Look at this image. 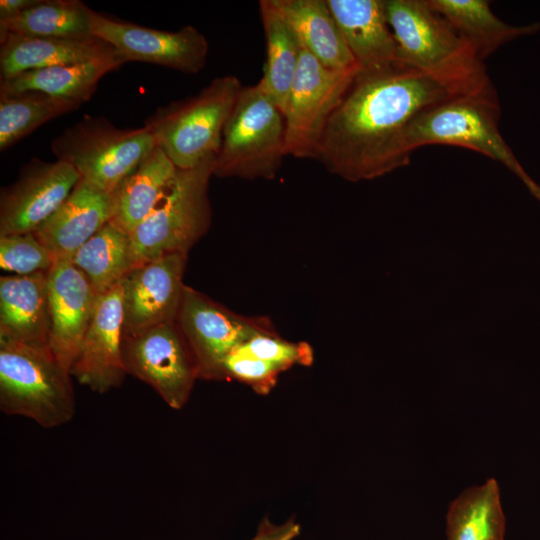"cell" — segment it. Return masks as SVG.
Listing matches in <instances>:
<instances>
[{
    "mask_svg": "<svg viewBox=\"0 0 540 540\" xmlns=\"http://www.w3.org/2000/svg\"><path fill=\"white\" fill-rule=\"evenodd\" d=\"M71 373L49 346H33L0 337V409L43 428L68 423L76 401Z\"/></svg>",
    "mask_w": 540,
    "mask_h": 540,
    "instance_id": "2",
    "label": "cell"
},
{
    "mask_svg": "<svg viewBox=\"0 0 540 540\" xmlns=\"http://www.w3.org/2000/svg\"><path fill=\"white\" fill-rule=\"evenodd\" d=\"M81 179L68 163L31 159L0 194V236L38 230Z\"/></svg>",
    "mask_w": 540,
    "mask_h": 540,
    "instance_id": "13",
    "label": "cell"
},
{
    "mask_svg": "<svg viewBox=\"0 0 540 540\" xmlns=\"http://www.w3.org/2000/svg\"><path fill=\"white\" fill-rule=\"evenodd\" d=\"M358 71H375L400 62L385 0H327Z\"/></svg>",
    "mask_w": 540,
    "mask_h": 540,
    "instance_id": "18",
    "label": "cell"
},
{
    "mask_svg": "<svg viewBox=\"0 0 540 540\" xmlns=\"http://www.w3.org/2000/svg\"><path fill=\"white\" fill-rule=\"evenodd\" d=\"M112 215V194L80 179L49 219L34 232L55 259H69Z\"/></svg>",
    "mask_w": 540,
    "mask_h": 540,
    "instance_id": "17",
    "label": "cell"
},
{
    "mask_svg": "<svg viewBox=\"0 0 540 540\" xmlns=\"http://www.w3.org/2000/svg\"><path fill=\"white\" fill-rule=\"evenodd\" d=\"M223 372L254 387L269 389L284 368L235 349L223 361Z\"/></svg>",
    "mask_w": 540,
    "mask_h": 540,
    "instance_id": "32",
    "label": "cell"
},
{
    "mask_svg": "<svg viewBox=\"0 0 540 540\" xmlns=\"http://www.w3.org/2000/svg\"><path fill=\"white\" fill-rule=\"evenodd\" d=\"M242 87L236 76L216 77L198 94L158 107L144 126L178 169L194 168L217 157Z\"/></svg>",
    "mask_w": 540,
    "mask_h": 540,
    "instance_id": "3",
    "label": "cell"
},
{
    "mask_svg": "<svg viewBox=\"0 0 540 540\" xmlns=\"http://www.w3.org/2000/svg\"><path fill=\"white\" fill-rule=\"evenodd\" d=\"M304 50L333 70L358 69L327 0H271Z\"/></svg>",
    "mask_w": 540,
    "mask_h": 540,
    "instance_id": "21",
    "label": "cell"
},
{
    "mask_svg": "<svg viewBox=\"0 0 540 540\" xmlns=\"http://www.w3.org/2000/svg\"><path fill=\"white\" fill-rule=\"evenodd\" d=\"M300 532V527L294 522L274 527L262 528L253 540H292Z\"/></svg>",
    "mask_w": 540,
    "mask_h": 540,
    "instance_id": "33",
    "label": "cell"
},
{
    "mask_svg": "<svg viewBox=\"0 0 540 540\" xmlns=\"http://www.w3.org/2000/svg\"><path fill=\"white\" fill-rule=\"evenodd\" d=\"M51 329L49 348L69 371L91 322L98 294L69 259H55L47 272Z\"/></svg>",
    "mask_w": 540,
    "mask_h": 540,
    "instance_id": "16",
    "label": "cell"
},
{
    "mask_svg": "<svg viewBox=\"0 0 540 540\" xmlns=\"http://www.w3.org/2000/svg\"><path fill=\"white\" fill-rule=\"evenodd\" d=\"M91 9L79 0H40L22 13L0 20V33L35 37H92Z\"/></svg>",
    "mask_w": 540,
    "mask_h": 540,
    "instance_id": "27",
    "label": "cell"
},
{
    "mask_svg": "<svg viewBox=\"0 0 540 540\" xmlns=\"http://www.w3.org/2000/svg\"><path fill=\"white\" fill-rule=\"evenodd\" d=\"M398 60L416 69L451 77H487L470 44L428 0H385Z\"/></svg>",
    "mask_w": 540,
    "mask_h": 540,
    "instance_id": "7",
    "label": "cell"
},
{
    "mask_svg": "<svg viewBox=\"0 0 540 540\" xmlns=\"http://www.w3.org/2000/svg\"><path fill=\"white\" fill-rule=\"evenodd\" d=\"M195 359L198 376L219 379L228 354L260 333H272L263 320L239 316L205 294L185 286L176 320Z\"/></svg>",
    "mask_w": 540,
    "mask_h": 540,
    "instance_id": "11",
    "label": "cell"
},
{
    "mask_svg": "<svg viewBox=\"0 0 540 540\" xmlns=\"http://www.w3.org/2000/svg\"><path fill=\"white\" fill-rule=\"evenodd\" d=\"M127 374L149 385L173 409L188 401L198 369L176 321L123 334Z\"/></svg>",
    "mask_w": 540,
    "mask_h": 540,
    "instance_id": "10",
    "label": "cell"
},
{
    "mask_svg": "<svg viewBox=\"0 0 540 540\" xmlns=\"http://www.w3.org/2000/svg\"><path fill=\"white\" fill-rule=\"evenodd\" d=\"M81 103L39 91L0 92V151L44 123L77 110Z\"/></svg>",
    "mask_w": 540,
    "mask_h": 540,
    "instance_id": "28",
    "label": "cell"
},
{
    "mask_svg": "<svg viewBox=\"0 0 540 540\" xmlns=\"http://www.w3.org/2000/svg\"><path fill=\"white\" fill-rule=\"evenodd\" d=\"M116 56L122 55L95 36L56 38L0 33V80L25 71Z\"/></svg>",
    "mask_w": 540,
    "mask_h": 540,
    "instance_id": "19",
    "label": "cell"
},
{
    "mask_svg": "<svg viewBox=\"0 0 540 540\" xmlns=\"http://www.w3.org/2000/svg\"><path fill=\"white\" fill-rule=\"evenodd\" d=\"M187 257L164 255L134 266L121 279L124 334L177 320L186 286Z\"/></svg>",
    "mask_w": 540,
    "mask_h": 540,
    "instance_id": "14",
    "label": "cell"
},
{
    "mask_svg": "<svg viewBox=\"0 0 540 540\" xmlns=\"http://www.w3.org/2000/svg\"><path fill=\"white\" fill-rule=\"evenodd\" d=\"M123 334V293L119 282L98 295L71 375L97 393L119 387L127 375L122 358Z\"/></svg>",
    "mask_w": 540,
    "mask_h": 540,
    "instance_id": "15",
    "label": "cell"
},
{
    "mask_svg": "<svg viewBox=\"0 0 540 540\" xmlns=\"http://www.w3.org/2000/svg\"><path fill=\"white\" fill-rule=\"evenodd\" d=\"M54 263L49 249L34 232L0 236V267L17 275L48 272Z\"/></svg>",
    "mask_w": 540,
    "mask_h": 540,
    "instance_id": "30",
    "label": "cell"
},
{
    "mask_svg": "<svg viewBox=\"0 0 540 540\" xmlns=\"http://www.w3.org/2000/svg\"><path fill=\"white\" fill-rule=\"evenodd\" d=\"M237 349L284 369L293 364L308 365L312 361V350L307 343L288 342L273 333L257 334Z\"/></svg>",
    "mask_w": 540,
    "mask_h": 540,
    "instance_id": "31",
    "label": "cell"
},
{
    "mask_svg": "<svg viewBox=\"0 0 540 540\" xmlns=\"http://www.w3.org/2000/svg\"><path fill=\"white\" fill-rule=\"evenodd\" d=\"M126 62L123 56H116L80 64L25 71L0 80V92L39 91L82 104L93 96L105 74L118 69Z\"/></svg>",
    "mask_w": 540,
    "mask_h": 540,
    "instance_id": "23",
    "label": "cell"
},
{
    "mask_svg": "<svg viewBox=\"0 0 540 540\" xmlns=\"http://www.w3.org/2000/svg\"><path fill=\"white\" fill-rule=\"evenodd\" d=\"M39 2L40 0H1L0 20L14 17Z\"/></svg>",
    "mask_w": 540,
    "mask_h": 540,
    "instance_id": "34",
    "label": "cell"
},
{
    "mask_svg": "<svg viewBox=\"0 0 540 540\" xmlns=\"http://www.w3.org/2000/svg\"><path fill=\"white\" fill-rule=\"evenodd\" d=\"M491 86L489 76L438 75L402 62L357 71L328 120L316 159L348 181L381 177L409 164L406 136L421 114Z\"/></svg>",
    "mask_w": 540,
    "mask_h": 540,
    "instance_id": "1",
    "label": "cell"
},
{
    "mask_svg": "<svg viewBox=\"0 0 540 540\" xmlns=\"http://www.w3.org/2000/svg\"><path fill=\"white\" fill-rule=\"evenodd\" d=\"M91 33L112 45L128 61L161 65L186 74L204 69L209 45L194 26L164 31L113 19L91 10Z\"/></svg>",
    "mask_w": 540,
    "mask_h": 540,
    "instance_id": "12",
    "label": "cell"
},
{
    "mask_svg": "<svg viewBox=\"0 0 540 540\" xmlns=\"http://www.w3.org/2000/svg\"><path fill=\"white\" fill-rule=\"evenodd\" d=\"M177 169L156 146L111 192L109 223L130 235L157 205Z\"/></svg>",
    "mask_w": 540,
    "mask_h": 540,
    "instance_id": "22",
    "label": "cell"
},
{
    "mask_svg": "<svg viewBox=\"0 0 540 540\" xmlns=\"http://www.w3.org/2000/svg\"><path fill=\"white\" fill-rule=\"evenodd\" d=\"M156 147L145 127L121 129L102 116L84 115L51 142V151L81 179L112 192Z\"/></svg>",
    "mask_w": 540,
    "mask_h": 540,
    "instance_id": "8",
    "label": "cell"
},
{
    "mask_svg": "<svg viewBox=\"0 0 540 540\" xmlns=\"http://www.w3.org/2000/svg\"><path fill=\"white\" fill-rule=\"evenodd\" d=\"M357 71L327 68L303 49L284 111L287 156L317 158L328 120Z\"/></svg>",
    "mask_w": 540,
    "mask_h": 540,
    "instance_id": "9",
    "label": "cell"
},
{
    "mask_svg": "<svg viewBox=\"0 0 540 540\" xmlns=\"http://www.w3.org/2000/svg\"><path fill=\"white\" fill-rule=\"evenodd\" d=\"M447 540H504L505 516L494 478L464 490L446 515Z\"/></svg>",
    "mask_w": 540,
    "mask_h": 540,
    "instance_id": "26",
    "label": "cell"
},
{
    "mask_svg": "<svg viewBox=\"0 0 540 540\" xmlns=\"http://www.w3.org/2000/svg\"><path fill=\"white\" fill-rule=\"evenodd\" d=\"M283 112L258 82L242 87L225 125L214 175L273 179L287 156Z\"/></svg>",
    "mask_w": 540,
    "mask_h": 540,
    "instance_id": "6",
    "label": "cell"
},
{
    "mask_svg": "<svg viewBox=\"0 0 540 540\" xmlns=\"http://www.w3.org/2000/svg\"><path fill=\"white\" fill-rule=\"evenodd\" d=\"M51 329L47 272L0 278V337L49 346Z\"/></svg>",
    "mask_w": 540,
    "mask_h": 540,
    "instance_id": "20",
    "label": "cell"
},
{
    "mask_svg": "<svg viewBox=\"0 0 540 540\" xmlns=\"http://www.w3.org/2000/svg\"><path fill=\"white\" fill-rule=\"evenodd\" d=\"M216 157L191 169H177L152 212L129 235L132 268L158 257L190 249L212 222L208 195Z\"/></svg>",
    "mask_w": 540,
    "mask_h": 540,
    "instance_id": "5",
    "label": "cell"
},
{
    "mask_svg": "<svg viewBox=\"0 0 540 540\" xmlns=\"http://www.w3.org/2000/svg\"><path fill=\"white\" fill-rule=\"evenodd\" d=\"M266 39V61L259 83L283 112L303 47L295 32L271 3H259Z\"/></svg>",
    "mask_w": 540,
    "mask_h": 540,
    "instance_id": "25",
    "label": "cell"
},
{
    "mask_svg": "<svg viewBox=\"0 0 540 540\" xmlns=\"http://www.w3.org/2000/svg\"><path fill=\"white\" fill-rule=\"evenodd\" d=\"M500 105L494 86L439 104L410 126L406 150L433 144L453 145L481 153L507 167L540 201V186L521 166L499 130Z\"/></svg>",
    "mask_w": 540,
    "mask_h": 540,
    "instance_id": "4",
    "label": "cell"
},
{
    "mask_svg": "<svg viewBox=\"0 0 540 540\" xmlns=\"http://www.w3.org/2000/svg\"><path fill=\"white\" fill-rule=\"evenodd\" d=\"M97 294L118 284L132 269L130 237L111 223L103 226L71 258Z\"/></svg>",
    "mask_w": 540,
    "mask_h": 540,
    "instance_id": "29",
    "label": "cell"
},
{
    "mask_svg": "<svg viewBox=\"0 0 540 540\" xmlns=\"http://www.w3.org/2000/svg\"><path fill=\"white\" fill-rule=\"evenodd\" d=\"M483 61L504 44L540 30V21L512 26L498 18L485 0H428Z\"/></svg>",
    "mask_w": 540,
    "mask_h": 540,
    "instance_id": "24",
    "label": "cell"
}]
</instances>
